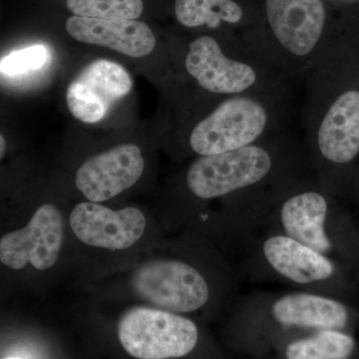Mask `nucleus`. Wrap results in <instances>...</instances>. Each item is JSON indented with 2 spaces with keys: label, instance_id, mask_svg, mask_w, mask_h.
<instances>
[{
  "label": "nucleus",
  "instance_id": "3",
  "mask_svg": "<svg viewBox=\"0 0 359 359\" xmlns=\"http://www.w3.org/2000/svg\"><path fill=\"white\" fill-rule=\"evenodd\" d=\"M268 32L261 49L276 69L289 78L313 69L332 43L323 0H264Z\"/></svg>",
  "mask_w": 359,
  "mask_h": 359
},
{
  "label": "nucleus",
  "instance_id": "11",
  "mask_svg": "<svg viewBox=\"0 0 359 359\" xmlns=\"http://www.w3.org/2000/svg\"><path fill=\"white\" fill-rule=\"evenodd\" d=\"M144 169L141 149L121 144L85 161L75 174V186L89 202H105L134 186Z\"/></svg>",
  "mask_w": 359,
  "mask_h": 359
},
{
  "label": "nucleus",
  "instance_id": "9",
  "mask_svg": "<svg viewBox=\"0 0 359 359\" xmlns=\"http://www.w3.org/2000/svg\"><path fill=\"white\" fill-rule=\"evenodd\" d=\"M75 237L89 245L107 250H124L140 242L147 219L134 207L112 210L100 203L82 202L73 208L69 217Z\"/></svg>",
  "mask_w": 359,
  "mask_h": 359
},
{
  "label": "nucleus",
  "instance_id": "7",
  "mask_svg": "<svg viewBox=\"0 0 359 359\" xmlns=\"http://www.w3.org/2000/svg\"><path fill=\"white\" fill-rule=\"evenodd\" d=\"M135 294L153 308L193 313L207 304L209 285L200 271L182 261L157 259L135 269L130 278Z\"/></svg>",
  "mask_w": 359,
  "mask_h": 359
},
{
  "label": "nucleus",
  "instance_id": "10",
  "mask_svg": "<svg viewBox=\"0 0 359 359\" xmlns=\"http://www.w3.org/2000/svg\"><path fill=\"white\" fill-rule=\"evenodd\" d=\"M132 86V78L123 66L99 59L85 66L68 85V109L80 121H100L116 101L131 91Z\"/></svg>",
  "mask_w": 359,
  "mask_h": 359
},
{
  "label": "nucleus",
  "instance_id": "16",
  "mask_svg": "<svg viewBox=\"0 0 359 359\" xmlns=\"http://www.w3.org/2000/svg\"><path fill=\"white\" fill-rule=\"evenodd\" d=\"M175 14L189 28L205 25L214 29L222 23L238 25L245 20V9L235 0H176Z\"/></svg>",
  "mask_w": 359,
  "mask_h": 359
},
{
  "label": "nucleus",
  "instance_id": "17",
  "mask_svg": "<svg viewBox=\"0 0 359 359\" xmlns=\"http://www.w3.org/2000/svg\"><path fill=\"white\" fill-rule=\"evenodd\" d=\"M354 349L348 335L325 330L309 339L297 340L287 346V359H347Z\"/></svg>",
  "mask_w": 359,
  "mask_h": 359
},
{
  "label": "nucleus",
  "instance_id": "1",
  "mask_svg": "<svg viewBox=\"0 0 359 359\" xmlns=\"http://www.w3.org/2000/svg\"><path fill=\"white\" fill-rule=\"evenodd\" d=\"M341 59L332 42L306 75L304 136L325 167L344 166L359 155V88L344 84Z\"/></svg>",
  "mask_w": 359,
  "mask_h": 359
},
{
  "label": "nucleus",
  "instance_id": "2",
  "mask_svg": "<svg viewBox=\"0 0 359 359\" xmlns=\"http://www.w3.org/2000/svg\"><path fill=\"white\" fill-rule=\"evenodd\" d=\"M287 88L224 97L194 125L191 150L198 156L221 154L280 133L287 114Z\"/></svg>",
  "mask_w": 359,
  "mask_h": 359
},
{
  "label": "nucleus",
  "instance_id": "8",
  "mask_svg": "<svg viewBox=\"0 0 359 359\" xmlns=\"http://www.w3.org/2000/svg\"><path fill=\"white\" fill-rule=\"evenodd\" d=\"M65 240V221L60 210L43 204L22 228L8 231L0 238L2 266L21 271L27 266L48 271L57 263Z\"/></svg>",
  "mask_w": 359,
  "mask_h": 359
},
{
  "label": "nucleus",
  "instance_id": "20",
  "mask_svg": "<svg viewBox=\"0 0 359 359\" xmlns=\"http://www.w3.org/2000/svg\"><path fill=\"white\" fill-rule=\"evenodd\" d=\"M1 140V157L4 156V151H6V140H4V136L0 137Z\"/></svg>",
  "mask_w": 359,
  "mask_h": 359
},
{
  "label": "nucleus",
  "instance_id": "6",
  "mask_svg": "<svg viewBox=\"0 0 359 359\" xmlns=\"http://www.w3.org/2000/svg\"><path fill=\"white\" fill-rule=\"evenodd\" d=\"M117 334L124 351L137 359L183 358L199 337L192 320L153 306H135L123 313Z\"/></svg>",
  "mask_w": 359,
  "mask_h": 359
},
{
  "label": "nucleus",
  "instance_id": "12",
  "mask_svg": "<svg viewBox=\"0 0 359 359\" xmlns=\"http://www.w3.org/2000/svg\"><path fill=\"white\" fill-rule=\"evenodd\" d=\"M66 32L82 43L108 47L130 57L147 56L156 45L154 33L142 21L73 15L66 21Z\"/></svg>",
  "mask_w": 359,
  "mask_h": 359
},
{
  "label": "nucleus",
  "instance_id": "18",
  "mask_svg": "<svg viewBox=\"0 0 359 359\" xmlns=\"http://www.w3.org/2000/svg\"><path fill=\"white\" fill-rule=\"evenodd\" d=\"M74 15L107 20H136L143 13V0H67Z\"/></svg>",
  "mask_w": 359,
  "mask_h": 359
},
{
  "label": "nucleus",
  "instance_id": "13",
  "mask_svg": "<svg viewBox=\"0 0 359 359\" xmlns=\"http://www.w3.org/2000/svg\"><path fill=\"white\" fill-rule=\"evenodd\" d=\"M327 200L318 191L294 194L283 202L280 219L289 237L325 254L332 248L325 233Z\"/></svg>",
  "mask_w": 359,
  "mask_h": 359
},
{
  "label": "nucleus",
  "instance_id": "21",
  "mask_svg": "<svg viewBox=\"0 0 359 359\" xmlns=\"http://www.w3.org/2000/svg\"><path fill=\"white\" fill-rule=\"evenodd\" d=\"M4 359H23V358H4Z\"/></svg>",
  "mask_w": 359,
  "mask_h": 359
},
{
  "label": "nucleus",
  "instance_id": "4",
  "mask_svg": "<svg viewBox=\"0 0 359 359\" xmlns=\"http://www.w3.org/2000/svg\"><path fill=\"white\" fill-rule=\"evenodd\" d=\"M184 65L201 88L224 97L287 88L289 79L256 47L226 53L210 35L189 43Z\"/></svg>",
  "mask_w": 359,
  "mask_h": 359
},
{
  "label": "nucleus",
  "instance_id": "15",
  "mask_svg": "<svg viewBox=\"0 0 359 359\" xmlns=\"http://www.w3.org/2000/svg\"><path fill=\"white\" fill-rule=\"evenodd\" d=\"M273 314L282 325L334 330L347 323L346 306L327 297L309 294H287L276 302Z\"/></svg>",
  "mask_w": 359,
  "mask_h": 359
},
{
  "label": "nucleus",
  "instance_id": "19",
  "mask_svg": "<svg viewBox=\"0 0 359 359\" xmlns=\"http://www.w3.org/2000/svg\"><path fill=\"white\" fill-rule=\"evenodd\" d=\"M48 50L43 45H33L13 52L1 59L0 69L4 74L20 75L43 67Z\"/></svg>",
  "mask_w": 359,
  "mask_h": 359
},
{
  "label": "nucleus",
  "instance_id": "5",
  "mask_svg": "<svg viewBox=\"0 0 359 359\" xmlns=\"http://www.w3.org/2000/svg\"><path fill=\"white\" fill-rule=\"evenodd\" d=\"M282 134L221 154L200 156L189 167L187 186L203 200L224 197L262 183L275 169Z\"/></svg>",
  "mask_w": 359,
  "mask_h": 359
},
{
  "label": "nucleus",
  "instance_id": "14",
  "mask_svg": "<svg viewBox=\"0 0 359 359\" xmlns=\"http://www.w3.org/2000/svg\"><path fill=\"white\" fill-rule=\"evenodd\" d=\"M264 254L276 271L294 283L308 285L334 275V264L327 257L289 236L268 238Z\"/></svg>",
  "mask_w": 359,
  "mask_h": 359
}]
</instances>
